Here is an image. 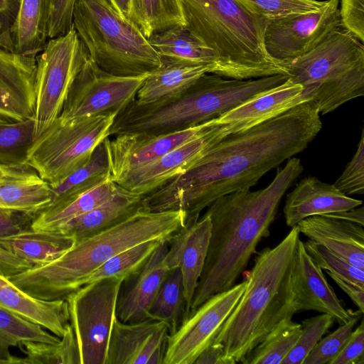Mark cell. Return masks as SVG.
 <instances>
[{
    "mask_svg": "<svg viewBox=\"0 0 364 364\" xmlns=\"http://www.w3.org/2000/svg\"><path fill=\"white\" fill-rule=\"evenodd\" d=\"M301 92V86L287 78L281 85L205 122L206 131L217 144L230 134L247 130L306 102Z\"/></svg>",
    "mask_w": 364,
    "mask_h": 364,
    "instance_id": "15",
    "label": "cell"
},
{
    "mask_svg": "<svg viewBox=\"0 0 364 364\" xmlns=\"http://www.w3.org/2000/svg\"><path fill=\"white\" fill-rule=\"evenodd\" d=\"M317 109L309 102L213 146L184 172L144 196L149 212L181 210L185 225L199 218L217 198L249 189L269 171L304 151L321 129Z\"/></svg>",
    "mask_w": 364,
    "mask_h": 364,
    "instance_id": "1",
    "label": "cell"
},
{
    "mask_svg": "<svg viewBox=\"0 0 364 364\" xmlns=\"http://www.w3.org/2000/svg\"><path fill=\"white\" fill-rule=\"evenodd\" d=\"M185 225L181 210H139L122 222L75 242L65 254L8 279L28 295L45 301L65 299L113 256L149 240H170Z\"/></svg>",
    "mask_w": 364,
    "mask_h": 364,
    "instance_id": "3",
    "label": "cell"
},
{
    "mask_svg": "<svg viewBox=\"0 0 364 364\" xmlns=\"http://www.w3.org/2000/svg\"><path fill=\"white\" fill-rule=\"evenodd\" d=\"M299 233L323 246L354 266L364 269L363 226L328 215H313L300 220Z\"/></svg>",
    "mask_w": 364,
    "mask_h": 364,
    "instance_id": "25",
    "label": "cell"
},
{
    "mask_svg": "<svg viewBox=\"0 0 364 364\" xmlns=\"http://www.w3.org/2000/svg\"><path fill=\"white\" fill-rule=\"evenodd\" d=\"M337 285L350 298L361 313L364 311V287L352 282L328 273Z\"/></svg>",
    "mask_w": 364,
    "mask_h": 364,
    "instance_id": "51",
    "label": "cell"
},
{
    "mask_svg": "<svg viewBox=\"0 0 364 364\" xmlns=\"http://www.w3.org/2000/svg\"><path fill=\"white\" fill-rule=\"evenodd\" d=\"M110 5L123 17L131 21V0H107Z\"/></svg>",
    "mask_w": 364,
    "mask_h": 364,
    "instance_id": "54",
    "label": "cell"
},
{
    "mask_svg": "<svg viewBox=\"0 0 364 364\" xmlns=\"http://www.w3.org/2000/svg\"><path fill=\"white\" fill-rule=\"evenodd\" d=\"M144 196L119 186L108 200L62 226L58 230L72 235L75 242L95 235L122 222L142 209Z\"/></svg>",
    "mask_w": 364,
    "mask_h": 364,
    "instance_id": "28",
    "label": "cell"
},
{
    "mask_svg": "<svg viewBox=\"0 0 364 364\" xmlns=\"http://www.w3.org/2000/svg\"><path fill=\"white\" fill-rule=\"evenodd\" d=\"M161 241L144 242L113 256L86 278L82 286L110 277L124 279L142 267Z\"/></svg>",
    "mask_w": 364,
    "mask_h": 364,
    "instance_id": "39",
    "label": "cell"
},
{
    "mask_svg": "<svg viewBox=\"0 0 364 364\" xmlns=\"http://www.w3.org/2000/svg\"><path fill=\"white\" fill-rule=\"evenodd\" d=\"M210 230V218L203 214L197 222L182 228L168 241L166 262L169 269L178 267L181 271L186 301L187 318L205 264Z\"/></svg>",
    "mask_w": 364,
    "mask_h": 364,
    "instance_id": "22",
    "label": "cell"
},
{
    "mask_svg": "<svg viewBox=\"0 0 364 364\" xmlns=\"http://www.w3.org/2000/svg\"><path fill=\"white\" fill-rule=\"evenodd\" d=\"M291 287L292 304L296 313L314 310L327 314L340 325L361 313L344 308L326 279L322 269L311 259L300 239L296 243L293 258Z\"/></svg>",
    "mask_w": 364,
    "mask_h": 364,
    "instance_id": "16",
    "label": "cell"
},
{
    "mask_svg": "<svg viewBox=\"0 0 364 364\" xmlns=\"http://www.w3.org/2000/svg\"><path fill=\"white\" fill-rule=\"evenodd\" d=\"M147 76L114 75L102 70L88 57L75 78L58 118L68 121L108 114L117 115L135 100Z\"/></svg>",
    "mask_w": 364,
    "mask_h": 364,
    "instance_id": "12",
    "label": "cell"
},
{
    "mask_svg": "<svg viewBox=\"0 0 364 364\" xmlns=\"http://www.w3.org/2000/svg\"><path fill=\"white\" fill-rule=\"evenodd\" d=\"M326 215L351 221L362 226L364 225L363 207L358 208L356 207L349 210L326 214Z\"/></svg>",
    "mask_w": 364,
    "mask_h": 364,
    "instance_id": "53",
    "label": "cell"
},
{
    "mask_svg": "<svg viewBox=\"0 0 364 364\" xmlns=\"http://www.w3.org/2000/svg\"><path fill=\"white\" fill-rule=\"evenodd\" d=\"M88 57L73 26L67 33L50 38L36 55L35 140L60 116L70 88Z\"/></svg>",
    "mask_w": 364,
    "mask_h": 364,
    "instance_id": "10",
    "label": "cell"
},
{
    "mask_svg": "<svg viewBox=\"0 0 364 364\" xmlns=\"http://www.w3.org/2000/svg\"><path fill=\"white\" fill-rule=\"evenodd\" d=\"M168 335L163 321L123 323L115 316L106 364H163Z\"/></svg>",
    "mask_w": 364,
    "mask_h": 364,
    "instance_id": "17",
    "label": "cell"
},
{
    "mask_svg": "<svg viewBox=\"0 0 364 364\" xmlns=\"http://www.w3.org/2000/svg\"><path fill=\"white\" fill-rule=\"evenodd\" d=\"M361 315L362 313L356 314L319 341L306 357L303 364H328L342 348Z\"/></svg>",
    "mask_w": 364,
    "mask_h": 364,
    "instance_id": "43",
    "label": "cell"
},
{
    "mask_svg": "<svg viewBox=\"0 0 364 364\" xmlns=\"http://www.w3.org/2000/svg\"><path fill=\"white\" fill-rule=\"evenodd\" d=\"M267 20L315 11L326 1L319 0H246Z\"/></svg>",
    "mask_w": 364,
    "mask_h": 364,
    "instance_id": "44",
    "label": "cell"
},
{
    "mask_svg": "<svg viewBox=\"0 0 364 364\" xmlns=\"http://www.w3.org/2000/svg\"><path fill=\"white\" fill-rule=\"evenodd\" d=\"M362 203L333 184L309 176L301 180L287 195L283 211L287 225L292 228L306 218L349 210Z\"/></svg>",
    "mask_w": 364,
    "mask_h": 364,
    "instance_id": "23",
    "label": "cell"
},
{
    "mask_svg": "<svg viewBox=\"0 0 364 364\" xmlns=\"http://www.w3.org/2000/svg\"><path fill=\"white\" fill-rule=\"evenodd\" d=\"M148 41L160 58L209 65L212 67L211 71L217 60L215 52L184 25L156 31Z\"/></svg>",
    "mask_w": 364,
    "mask_h": 364,
    "instance_id": "32",
    "label": "cell"
},
{
    "mask_svg": "<svg viewBox=\"0 0 364 364\" xmlns=\"http://www.w3.org/2000/svg\"><path fill=\"white\" fill-rule=\"evenodd\" d=\"M288 79L319 114L364 95V46L340 28L307 53L285 64Z\"/></svg>",
    "mask_w": 364,
    "mask_h": 364,
    "instance_id": "7",
    "label": "cell"
},
{
    "mask_svg": "<svg viewBox=\"0 0 364 364\" xmlns=\"http://www.w3.org/2000/svg\"><path fill=\"white\" fill-rule=\"evenodd\" d=\"M303 171L301 160L291 157L266 188L233 191L207 208L204 215L211 220L210 236L189 316L210 297L235 285L258 243L269 235L282 196Z\"/></svg>",
    "mask_w": 364,
    "mask_h": 364,
    "instance_id": "2",
    "label": "cell"
},
{
    "mask_svg": "<svg viewBox=\"0 0 364 364\" xmlns=\"http://www.w3.org/2000/svg\"><path fill=\"white\" fill-rule=\"evenodd\" d=\"M119 188V186L109 178L79 196L57 200L35 215L31 228L58 230L71 220L110 199Z\"/></svg>",
    "mask_w": 364,
    "mask_h": 364,
    "instance_id": "31",
    "label": "cell"
},
{
    "mask_svg": "<svg viewBox=\"0 0 364 364\" xmlns=\"http://www.w3.org/2000/svg\"><path fill=\"white\" fill-rule=\"evenodd\" d=\"M223 357V346L213 343L200 353L193 364H224Z\"/></svg>",
    "mask_w": 364,
    "mask_h": 364,
    "instance_id": "52",
    "label": "cell"
},
{
    "mask_svg": "<svg viewBox=\"0 0 364 364\" xmlns=\"http://www.w3.org/2000/svg\"><path fill=\"white\" fill-rule=\"evenodd\" d=\"M1 164H0V175L1 174Z\"/></svg>",
    "mask_w": 364,
    "mask_h": 364,
    "instance_id": "56",
    "label": "cell"
},
{
    "mask_svg": "<svg viewBox=\"0 0 364 364\" xmlns=\"http://www.w3.org/2000/svg\"><path fill=\"white\" fill-rule=\"evenodd\" d=\"M169 240L161 241L146 262L121 283L116 317L123 323L149 318V310L169 269L166 262Z\"/></svg>",
    "mask_w": 364,
    "mask_h": 364,
    "instance_id": "21",
    "label": "cell"
},
{
    "mask_svg": "<svg viewBox=\"0 0 364 364\" xmlns=\"http://www.w3.org/2000/svg\"><path fill=\"white\" fill-rule=\"evenodd\" d=\"M18 347L26 355L23 364H80L77 343L70 325L57 343L26 341Z\"/></svg>",
    "mask_w": 364,
    "mask_h": 364,
    "instance_id": "38",
    "label": "cell"
},
{
    "mask_svg": "<svg viewBox=\"0 0 364 364\" xmlns=\"http://www.w3.org/2000/svg\"><path fill=\"white\" fill-rule=\"evenodd\" d=\"M287 80L284 75L237 80L205 73L175 96L143 104L134 100L115 117L109 136L160 135L193 127L219 117Z\"/></svg>",
    "mask_w": 364,
    "mask_h": 364,
    "instance_id": "6",
    "label": "cell"
},
{
    "mask_svg": "<svg viewBox=\"0 0 364 364\" xmlns=\"http://www.w3.org/2000/svg\"><path fill=\"white\" fill-rule=\"evenodd\" d=\"M246 279L203 302L173 334L168 335L163 364H193L210 346L246 286Z\"/></svg>",
    "mask_w": 364,
    "mask_h": 364,
    "instance_id": "14",
    "label": "cell"
},
{
    "mask_svg": "<svg viewBox=\"0 0 364 364\" xmlns=\"http://www.w3.org/2000/svg\"><path fill=\"white\" fill-rule=\"evenodd\" d=\"M339 0H326L318 9L267 20L264 48L274 60L286 63L307 53L341 28Z\"/></svg>",
    "mask_w": 364,
    "mask_h": 364,
    "instance_id": "13",
    "label": "cell"
},
{
    "mask_svg": "<svg viewBox=\"0 0 364 364\" xmlns=\"http://www.w3.org/2000/svg\"><path fill=\"white\" fill-rule=\"evenodd\" d=\"M34 217L31 214L0 208V238L31 228Z\"/></svg>",
    "mask_w": 364,
    "mask_h": 364,
    "instance_id": "49",
    "label": "cell"
},
{
    "mask_svg": "<svg viewBox=\"0 0 364 364\" xmlns=\"http://www.w3.org/2000/svg\"><path fill=\"white\" fill-rule=\"evenodd\" d=\"M205 123L160 135L127 134L107 138L111 179L146 165L200 134Z\"/></svg>",
    "mask_w": 364,
    "mask_h": 364,
    "instance_id": "19",
    "label": "cell"
},
{
    "mask_svg": "<svg viewBox=\"0 0 364 364\" xmlns=\"http://www.w3.org/2000/svg\"><path fill=\"white\" fill-rule=\"evenodd\" d=\"M73 26L89 58L108 73L149 75L161 65V58L148 38L107 0H76Z\"/></svg>",
    "mask_w": 364,
    "mask_h": 364,
    "instance_id": "8",
    "label": "cell"
},
{
    "mask_svg": "<svg viewBox=\"0 0 364 364\" xmlns=\"http://www.w3.org/2000/svg\"><path fill=\"white\" fill-rule=\"evenodd\" d=\"M131 21L147 38L156 31L185 26L181 0H131Z\"/></svg>",
    "mask_w": 364,
    "mask_h": 364,
    "instance_id": "36",
    "label": "cell"
},
{
    "mask_svg": "<svg viewBox=\"0 0 364 364\" xmlns=\"http://www.w3.org/2000/svg\"><path fill=\"white\" fill-rule=\"evenodd\" d=\"M1 164L0 208L33 215L51 202L49 183L26 162Z\"/></svg>",
    "mask_w": 364,
    "mask_h": 364,
    "instance_id": "24",
    "label": "cell"
},
{
    "mask_svg": "<svg viewBox=\"0 0 364 364\" xmlns=\"http://www.w3.org/2000/svg\"><path fill=\"white\" fill-rule=\"evenodd\" d=\"M299 239L295 225L278 245L255 257L244 291L213 341L223 346L224 364L242 363L269 331L296 313L291 274Z\"/></svg>",
    "mask_w": 364,
    "mask_h": 364,
    "instance_id": "4",
    "label": "cell"
},
{
    "mask_svg": "<svg viewBox=\"0 0 364 364\" xmlns=\"http://www.w3.org/2000/svg\"><path fill=\"white\" fill-rule=\"evenodd\" d=\"M341 28L364 42V0H340Z\"/></svg>",
    "mask_w": 364,
    "mask_h": 364,
    "instance_id": "46",
    "label": "cell"
},
{
    "mask_svg": "<svg viewBox=\"0 0 364 364\" xmlns=\"http://www.w3.org/2000/svg\"><path fill=\"white\" fill-rule=\"evenodd\" d=\"M10 13L9 0H0V16L4 19Z\"/></svg>",
    "mask_w": 364,
    "mask_h": 364,
    "instance_id": "55",
    "label": "cell"
},
{
    "mask_svg": "<svg viewBox=\"0 0 364 364\" xmlns=\"http://www.w3.org/2000/svg\"><path fill=\"white\" fill-rule=\"evenodd\" d=\"M33 266L0 247V274L10 277L22 272Z\"/></svg>",
    "mask_w": 364,
    "mask_h": 364,
    "instance_id": "50",
    "label": "cell"
},
{
    "mask_svg": "<svg viewBox=\"0 0 364 364\" xmlns=\"http://www.w3.org/2000/svg\"><path fill=\"white\" fill-rule=\"evenodd\" d=\"M117 115L56 120L31 144L25 162L49 183L85 164L105 138Z\"/></svg>",
    "mask_w": 364,
    "mask_h": 364,
    "instance_id": "9",
    "label": "cell"
},
{
    "mask_svg": "<svg viewBox=\"0 0 364 364\" xmlns=\"http://www.w3.org/2000/svg\"><path fill=\"white\" fill-rule=\"evenodd\" d=\"M33 117L23 121L0 120V164L25 162L34 141Z\"/></svg>",
    "mask_w": 364,
    "mask_h": 364,
    "instance_id": "40",
    "label": "cell"
},
{
    "mask_svg": "<svg viewBox=\"0 0 364 364\" xmlns=\"http://www.w3.org/2000/svg\"><path fill=\"white\" fill-rule=\"evenodd\" d=\"M122 281L117 277L100 279L80 287L65 299L80 364H106Z\"/></svg>",
    "mask_w": 364,
    "mask_h": 364,
    "instance_id": "11",
    "label": "cell"
},
{
    "mask_svg": "<svg viewBox=\"0 0 364 364\" xmlns=\"http://www.w3.org/2000/svg\"><path fill=\"white\" fill-rule=\"evenodd\" d=\"M304 246L314 262L321 269L364 287L363 269L354 266L313 240L304 242Z\"/></svg>",
    "mask_w": 364,
    "mask_h": 364,
    "instance_id": "41",
    "label": "cell"
},
{
    "mask_svg": "<svg viewBox=\"0 0 364 364\" xmlns=\"http://www.w3.org/2000/svg\"><path fill=\"white\" fill-rule=\"evenodd\" d=\"M364 324L351 332L346 342L328 364H363L364 363Z\"/></svg>",
    "mask_w": 364,
    "mask_h": 364,
    "instance_id": "48",
    "label": "cell"
},
{
    "mask_svg": "<svg viewBox=\"0 0 364 364\" xmlns=\"http://www.w3.org/2000/svg\"><path fill=\"white\" fill-rule=\"evenodd\" d=\"M333 317L327 314L303 320L299 339L282 364H303L306 357L333 326Z\"/></svg>",
    "mask_w": 364,
    "mask_h": 364,
    "instance_id": "42",
    "label": "cell"
},
{
    "mask_svg": "<svg viewBox=\"0 0 364 364\" xmlns=\"http://www.w3.org/2000/svg\"><path fill=\"white\" fill-rule=\"evenodd\" d=\"M49 0H18L15 17L1 43L16 53L36 56L49 40Z\"/></svg>",
    "mask_w": 364,
    "mask_h": 364,
    "instance_id": "27",
    "label": "cell"
},
{
    "mask_svg": "<svg viewBox=\"0 0 364 364\" xmlns=\"http://www.w3.org/2000/svg\"><path fill=\"white\" fill-rule=\"evenodd\" d=\"M214 145L205 126L200 134L113 181L132 193L144 196L186 171Z\"/></svg>",
    "mask_w": 364,
    "mask_h": 364,
    "instance_id": "20",
    "label": "cell"
},
{
    "mask_svg": "<svg viewBox=\"0 0 364 364\" xmlns=\"http://www.w3.org/2000/svg\"><path fill=\"white\" fill-rule=\"evenodd\" d=\"M36 56L16 53L0 43V120L33 117Z\"/></svg>",
    "mask_w": 364,
    "mask_h": 364,
    "instance_id": "18",
    "label": "cell"
},
{
    "mask_svg": "<svg viewBox=\"0 0 364 364\" xmlns=\"http://www.w3.org/2000/svg\"><path fill=\"white\" fill-rule=\"evenodd\" d=\"M301 324L291 318L280 321L245 357L243 364H282L296 343Z\"/></svg>",
    "mask_w": 364,
    "mask_h": 364,
    "instance_id": "37",
    "label": "cell"
},
{
    "mask_svg": "<svg viewBox=\"0 0 364 364\" xmlns=\"http://www.w3.org/2000/svg\"><path fill=\"white\" fill-rule=\"evenodd\" d=\"M14 313L0 308V364L23 363V358L13 355L9 348L26 341L57 343L60 338Z\"/></svg>",
    "mask_w": 364,
    "mask_h": 364,
    "instance_id": "35",
    "label": "cell"
},
{
    "mask_svg": "<svg viewBox=\"0 0 364 364\" xmlns=\"http://www.w3.org/2000/svg\"><path fill=\"white\" fill-rule=\"evenodd\" d=\"M75 243V238L63 231L32 228L0 238V247L33 267L53 262L69 250Z\"/></svg>",
    "mask_w": 364,
    "mask_h": 364,
    "instance_id": "30",
    "label": "cell"
},
{
    "mask_svg": "<svg viewBox=\"0 0 364 364\" xmlns=\"http://www.w3.org/2000/svg\"><path fill=\"white\" fill-rule=\"evenodd\" d=\"M149 318L164 322L169 335L174 333L187 318L186 301L181 271L168 270L149 310Z\"/></svg>",
    "mask_w": 364,
    "mask_h": 364,
    "instance_id": "34",
    "label": "cell"
},
{
    "mask_svg": "<svg viewBox=\"0 0 364 364\" xmlns=\"http://www.w3.org/2000/svg\"><path fill=\"white\" fill-rule=\"evenodd\" d=\"M76 0H49V39L63 36L73 28V12Z\"/></svg>",
    "mask_w": 364,
    "mask_h": 364,
    "instance_id": "47",
    "label": "cell"
},
{
    "mask_svg": "<svg viewBox=\"0 0 364 364\" xmlns=\"http://www.w3.org/2000/svg\"><path fill=\"white\" fill-rule=\"evenodd\" d=\"M333 185L346 195L364 193L363 129L355 154Z\"/></svg>",
    "mask_w": 364,
    "mask_h": 364,
    "instance_id": "45",
    "label": "cell"
},
{
    "mask_svg": "<svg viewBox=\"0 0 364 364\" xmlns=\"http://www.w3.org/2000/svg\"><path fill=\"white\" fill-rule=\"evenodd\" d=\"M185 26L217 57L210 73L247 80L287 76L265 50L267 20L246 0H181Z\"/></svg>",
    "mask_w": 364,
    "mask_h": 364,
    "instance_id": "5",
    "label": "cell"
},
{
    "mask_svg": "<svg viewBox=\"0 0 364 364\" xmlns=\"http://www.w3.org/2000/svg\"><path fill=\"white\" fill-rule=\"evenodd\" d=\"M0 308L40 325L59 338L70 325L66 299L45 301L34 298L1 274Z\"/></svg>",
    "mask_w": 364,
    "mask_h": 364,
    "instance_id": "26",
    "label": "cell"
},
{
    "mask_svg": "<svg viewBox=\"0 0 364 364\" xmlns=\"http://www.w3.org/2000/svg\"><path fill=\"white\" fill-rule=\"evenodd\" d=\"M107 138L97 145L85 164L65 178L49 183L50 204L79 196L111 178Z\"/></svg>",
    "mask_w": 364,
    "mask_h": 364,
    "instance_id": "33",
    "label": "cell"
},
{
    "mask_svg": "<svg viewBox=\"0 0 364 364\" xmlns=\"http://www.w3.org/2000/svg\"><path fill=\"white\" fill-rule=\"evenodd\" d=\"M161 65L151 72L138 90L137 103H149L178 95L205 73L211 65L160 58Z\"/></svg>",
    "mask_w": 364,
    "mask_h": 364,
    "instance_id": "29",
    "label": "cell"
}]
</instances>
